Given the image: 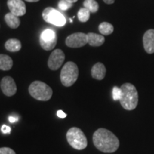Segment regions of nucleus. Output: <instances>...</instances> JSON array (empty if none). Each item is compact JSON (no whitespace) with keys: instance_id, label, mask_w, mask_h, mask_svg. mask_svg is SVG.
<instances>
[{"instance_id":"obj_1","label":"nucleus","mask_w":154,"mask_h":154,"mask_svg":"<svg viewBox=\"0 0 154 154\" xmlns=\"http://www.w3.org/2000/svg\"><path fill=\"white\" fill-rule=\"evenodd\" d=\"M93 143L98 150L107 153L116 151L120 144L116 136L106 128H99L94 133Z\"/></svg>"},{"instance_id":"obj_2","label":"nucleus","mask_w":154,"mask_h":154,"mask_svg":"<svg viewBox=\"0 0 154 154\" xmlns=\"http://www.w3.org/2000/svg\"><path fill=\"white\" fill-rule=\"evenodd\" d=\"M121 96L120 101L121 106L127 111H132L136 108L138 103V94L133 84L126 83L121 86Z\"/></svg>"},{"instance_id":"obj_3","label":"nucleus","mask_w":154,"mask_h":154,"mask_svg":"<svg viewBox=\"0 0 154 154\" xmlns=\"http://www.w3.org/2000/svg\"><path fill=\"white\" fill-rule=\"evenodd\" d=\"M30 95L38 101H49L52 96V89L45 83L35 81L30 84L29 87Z\"/></svg>"},{"instance_id":"obj_4","label":"nucleus","mask_w":154,"mask_h":154,"mask_svg":"<svg viewBox=\"0 0 154 154\" xmlns=\"http://www.w3.org/2000/svg\"><path fill=\"white\" fill-rule=\"evenodd\" d=\"M66 139L73 149L84 150L87 147L88 141L84 132L77 127H72L66 133Z\"/></svg>"},{"instance_id":"obj_5","label":"nucleus","mask_w":154,"mask_h":154,"mask_svg":"<svg viewBox=\"0 0 154 154\" xmlns=\"http://www.w3.org/2000/svg\"><path fill=\"white\" fill-rule=\"evenodd\" d=\"M79 76V69L77 65L72 61H68L64 64L61 71L60 79L64 86L69 87L76 82Z\"/></svg>"},{"instance_id":"obj_6","label":"nucleus","mask_w":154,"mask_h":154,"mask_svg":"<svg viewBox=\"0 0 154 154\" xmlns=\"http://www.w3.org/2000/svg\"><path fill=\"white\" fill-rule=\"evenodd\" d=\"M42 17L45 22L57 26H63L66 23L64 16L52 7H47L44 9L42 12Z\"/></svg>"},{"instance_id":"obj_7","label":"nucleus","mask_w":154,"mask_h":154,"mask_svg":"<svg viewBox=\"0 0 154 154\" xmlns=\"http://www.w3.org/2000/svg\"><path fill=\"white\" fill-rule=\"evenodd\" d=\"M40 45L46 51L53 49L57 45V36L54 31L50 29H45L40 36Z\"/></svg>"},{"instance_id":"obj_8","label":"nucleus","mask_w":154,"mask_h":154,"mask_svg":"<svg viewBox=\"0 0 154 154\" xmlns=\"http://www.w3.org/2000/svg\"><path fill=\"white\" fill-rule=\"evenodd\" d=\"M66 44L67 47L71 48H80L88 44L87 34L78 32L69 35L66 38Z\"/></svg>"},{"instance_id":"obj_9","label":"nucleus","mask_w":154,"mask_h":154,"mask_svg":"<svg viewBox=\"0 0 154 154\" xmlns=\"http://www.w3.org/2000/svg\"><path fill=\"white\" fill-rule=\"evenodd\" d=\"M65 59V54L62 50L56 49L51 54L48 60V66L51 70H58L63 64Z\"/></svg>"},{"instance_id":"obj_10","label":"nucleus","mask_w":154,"mask_h":154,"mask_svg":"<svg viewBox=\"0 0 154 154\" xmlns=\"http://www.w3.org/2000/svg\"><path fill=\"white\" fill-rule=\"evenodd\" d=\"M1 89L5 95L7 96H12L17 93V85L14 80L10 76H5L2 79Z\"/></svg>"},{"instance_id":"obj_11","label":"nucleus","mask_w":154,"mask_h":154,"mask_svg":"<svg viewBox=\"0 0 154 154\" xmlns=\"http://www.w3.org/2000/svg\"><path fill=\"white\" fill-rule=\"evenodd\" d=\"M7 5L10 12L17 17L23 16L26 14V5L22 0H8Z\"/></svg>"},{"instance_id":"obj_12","label":"nucleus","mask_w":154,"mask_h":154,"mask_svg":"<svg viewBox=\"0 0 154 154\" xmlns=\"http://www.w3.org/2000/svg\"><path fill=\"white\" fill-rule=\"evenodd\" d=\"M143 47L148 54L154 53V29H149L144 34L143 38Z\"/></svg>"},{"instance_id":"obj_13","label":"nucleus","mask_w":154,"mask_h":154,"mask_svg":"<svg viewBox=\"0 0 154 154\" xmlns=\"http://www.w3.org/2000/svg\"><path fill=\"white\" fill-rule=\"evenodd\" d=\"M91 76L97 80L103 79L106 73V69L102 63H96L91 69Z\"/></svg>"},{"instance_id":"obj_14","label":"nucleus","mask_w":154,"mask_h":154,"mask_svg":"<svg viewBox=\"0 0 154 154\" xmlns=\"http://www.w3.org/2000/svg\"><path fill=\"white\" fill-rule=\"evenodd\" d=\"M88 44L91 47H100L104 43L105 38L103 36L95 33L87 34Z\"/></svg>"},{"instance_id":"obj_15","label":"nucleus","mask_w":154,"mask_h":154,"mask_svg":"<svg viewBox=\"0 0 154 154\" xmlns=\"http://www.w3.org/2000/svg\"><path fill=\"white\" fill-rule=\"evenodd\" d=\"M5 49L11 52H17L22 49L21 42L16 38H10L5 43Z\"/></svg>"},{"instance_id":"obj_16","label":"nucleus","mask_w":154,"mask_h":154,"mask_svg":"<svg viewBox=\"0 0 154 154\" xmlns=\"http://www.w3.org/2000/svg\"><path fill=\"white\" fill-rule=\"evenodd\" d=\"M5 20L7 24L11 29H17L20 25V19L12 13H7L5 17Z\"/></svg>"},{"instance_id":"obj_17","label":"nucleus","mask_w":154,"mask_h":154,"mask_svg":"<svg viewBox=\"0 0 154 154\" xmlns=\"http://www.w3.org/2000/svg\"><path fill=\"white\" fill-rule=\"evenodd\" d=\"M13 66V61L10 57L6 54H0V70H10Z\"/></svg>"},{"instance_id":"obj_18","label":"nucleus","mask_w":154,"mask_h":154,"mask_svg":"<svg viewBox=\"0 0 154 154\" xmlns=\"http://www.w3.org/2000/svg\"><path fill=\"white\" fill-rule=\"evenodd\" d=\"M113 26L109 22H102L99 26V30L100 33L103 35H109L112 34L113 32Z\"/></svg>"},{"instance_id":"obj_19","label":"nucleus","mask_w":154,"mask_h":154,"mask_svg":"<svg viewBox=\"0 0 154 154\" xmlns=\"http://www.w3.org/2000/svg\"><path fill=\"white\" fill-rule=\"evenodd\" d=\"M84 7L89 10L90 12L95 13L99 10V4L95 0H85L84 2Z\"/></svg>"},{"instance_id":"obj_20","label":"nucleus","mask_w":154,"mask_h":154,"mask_svg":"<svg viewBox=\"0 0 154 154\" xmlns=\"http://www.w3.org/2000/svg\"><path fill=\"white\" fill-rule=\"evenodd\" d=\"M90 11L85 7L81 8L78 11V19L81 22H86L90 18Z\"/></svg>"},{"instance_id":"obj_21","label":"nucleus","mask_w":154,"mask_h":154,"mask_svg":"<svg viewBox=\"0 0 154 154\" xmlns=\"http://www.w3.org/2000/svg\"><path fill=\"white\" fill-rule=\"evenodd\" d=\"M58 6H59V8L61 10L65 11L69 9V8H71L73 6V4L69 2L66 1V0H60Z\"/></svg>"},{"instance_id":"obj_22","label":"nucleus","mask_w":154,"mask_h":154,"mask_svg":"<svg viewBox=\"0 0 154 154\" xmlns=\"http://www.w3.org/2000/svg\"><path fill=\"white\" fill-rule=\"evenodd\" d=\"M112 95H113V99L114 100V101L120 100L121 96V88L117 87V86H114V87L113 88Z\"/></svg>"},{"instance_id":"obj_23","label":"nucleus","mask_w":154,"mask_h":154,"mask_svg":"<svg viewBox=\"0 0 154 154\" xmlns=\"http://www.w3.org/2000/svg\"><path fill=\"white\" fill-rule=\"evenodd\" d=\"M0 154H16V153L10 148L3 147L0 148Z\"/></svg>"},{"instance_id":"obj_24","label":"nucleus","mask_w":154,"mask_h":154,"mask_svg":"<svg viewBox=\"0 0 154 154\" xmlns=\"http://www.w3.org/2000/svg\"><path fill=\"white\" fill-rule=\"evenodd\" d=\"M2 131L3 134H10L11 128L8 126L3 125L2 127Z\"/></svg>"},{"instance_id":"obj_25","label":"nucleus","mask_w":154,"mask_h":154,"mask_svg":"<svg viewBox=\"0 0 154 154\" xmlns=\"http://www.w3.org/2000/svg\"><path fill=\"white\" fill-rule=\"evenodd\" d=\"M57 116L59 117V118H61V119L66 118V116H67L66 113H65L62 110H59V111H57Z\"/></svg>"},{"instance_id":"obj_26","label":"nucleus","mask_w":154,"mask_h":154,"mask_svg":"<svg viewBox=\"0 0 154 154\" xmlns=\"http://www.w3.org/2000/svg\"><path fill=\"white\" fill-rule=\"evenodd\" d=\"M18 120V118L16 116H11L9 117V121H10L11 123H14Z\"/></svg>"},{"instance_id":"obj_27","label":"nucleus","mask_w":154,"mask_h":154,"mask_svg":"<svg viewBox=\"0 0 154 154\" xmlns=\"http://www.w3.org/2000/svg\"><path fill=\"white\" fill-rule=\"evenodd\" d=\"M103 2L106 4H108V5H111V4L114 3L115 0H103Z\"/></svg>"},{"instance_id":"obj_28","label":"nucleus","mask_w":154,"mask_h":154,"mask_svg":"<svg viewBox=\"0 0 154 154\" xmlns=\"http://www.w3.org/2000/svg\"><path fill=\"white\" fill-rule=\"evenodd\" d=\"M66 1H67V2H70V3H74V2H76L77 1H78V0H66Z\"/></svg>"},{"instance_id":"obj_29","label":"nucleus","mask_w":154,"mask_h":154,"mask_svg":"<svg viewBox=\"0 0 154 154\" xmlns=\"http://www.w3.org/2000/svg\"><path fill=\"white\" fill-rule=\"evenodd\" d=\"M26 2H38L39 0H26Z\"/></svg>"}]
</instances>
